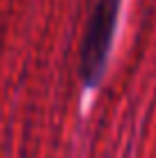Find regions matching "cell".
<instances>
[{"instance_id":"6da1fadb","label":"cell","mask_w":156,"mask_h":158,"mask_svg":"<svg viewBox=\"0 0 156 158\" xmlns=\"http://www.w3.org/2000/svg\"><path fill=\"white\" fill-rule=\"evenodd\" d=\"M117 14H120V0H96L90 14V23L85 28V39L80 48V76L85 85H96L106 69Z\"/></svg>"}]
</instances>
